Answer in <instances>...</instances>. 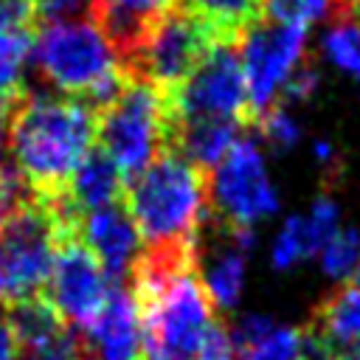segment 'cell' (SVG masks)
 Returning a JSON list of instances; mask_svg holds the SVG:
<instances>
[{"mask_svg": "<svg viewBox=\"0 0 360 360\" xmlns=\"http://www.w3.org/2000/svg\"><path fill=\"white\" fill-rule=\"evenodd\" d=\"M93 138L96 112L82 98L20 87L6 101V146L11 166L37 194L62 191L73 169L90 152Z\"/></svg>", "mask_w": 360, "mask_h": 360, "instance_id": "6da1fadb", "label": "cell"}, {"mask_svg": "<svg viewBox=\"0 0 360 360\" xmlns=\"http://www.w3.org/2000/svg\"><path fill=\"white\" fill-rule=\"evenodd\" d=\"M124 205L135 219L143 248L200 242L211 211V174L163 149L124 188Z\"/></svg>", "mask_w": 360, "mask_h": 360, "instance_id": "7a4b0ae2", "label": "cell"}, {"mask_svg": "<svg viewBox=\"0 0 360 360\" xmlns=\"http://www.w3.org/2000/svg\"><path fill=\"white\" fill-rule=\"evenodd\" d=\"M31 48L39 76L62 96L82 98L93 112L104 110L127 84L110 42L93 22H42Z\"/></svg>", "mask_w": 360, "mask_h": 360, "instance_id": "3957f363", "label": "cell"}, {"mask_svg": "<svg viewBox=\"0 0 360 360\" xmlns=\"http://www.w3.org/2000/svg\"><path fill=\"white\" fill-rule=\"evenodd\" d=\"M138 304L146 360H197L217 307L202 284L200 267L129 287Z\"/></svg>", "mask_w": 360, "mask_h": 360, "instance_id": "277c9868", "label": "cell"}, {"mask_svg": "<svg viewBox=\"0 0 360 360\" xmlns=\"http://www.w3.org/2000/svg\"><path fill=\"white\" fill-rule=\"evenodd\" d=\"M98 146L112 158L124 183L138 177L169 141L166 96L143 82H129L124 90L96 112Z\"/></svg>", "mask_w": 360, "mask_h": 360, "instance_id": "5b68a950", "label": "cell"}, {"mask_svg": "<svg viewBox=\"0 0 360 360\" xmlns=\"http://www.w3.org/2000/svg\"><path fill=\"white\" fill-rule=\"evenodd\" d=\"M214 42H219L214 28L183 0H174L149 25L135 53L118 68L129 82H143L163 96H172Z\"/></svg>", "mask_w": 360, "mask_h": 360, "instance_id": "8992f818", "label": "cell"}, {"mask_svg": "<svg viewBox=\"0 0 360 360\" xmlns=\"http://www.w3.org/2000/svg\"><path fill=\"white\" fill-rule=\"evenodd\" d=\"M307 31L295 25H281L267 17L250 20L236 34V51L245 73L248 87V107H250V127L278 104V93L290 73L307 59Z\"/></svg>", "mask_w": 360, "mask_h": 360, "instance_id": "52a82bcc", "label": "cell"}, {"mask_svg": "<svg viewBox=\"0 0 360 360\" xmlns=\"http://www.w3.org/2000/svg\"><path fill=\"white\" fill-rule=\"evenodd\" d=\"M166 107L169 118H222L250 127L248 87L236 42H214L186 82L166 96Z\"/></svg>", "mask_w": 360, "mask_h": 360, "instance_id": "ba28073f", "label": "cell"}, {"mask_svg": "<svg viewBox=\"0 0 360 360\" xmlns=\"http://www.w3.org/2000/svg\"><path fill=\"white\" fill-rule=\"evenodd\" d=\"M278 208L259 146L239 138L211 172V217L231 228H253L256 219Z\"/></svg>", "mask_w": 360, "mask_h": 360, "instance_id": "9c48e42d", "label": "cell"}, {"mask_svg": "<svg viewBox=\"0 0 360 360\" xmlns=\"http://www.w3.org/2000/svg\"><path fill=\"white\" fill-rule=\"evenodd\" d=\"M112 281L79 236H65L53 253L45 298L73 329L87 326L107 301Z\"/></svg>", "mask_w": 360, "mask_h": 360, "instance_id": "30bf717a", "label": "cell"}, {"mask_svg": "<svg viewBox=\"0 0 360 360\" xmlns=\"http://www.w3.org/2000/svg\"><path fill=\"white\" fill-rule=\"evenodd\" d=\"M79 335L90 360H141V318L129 284L112 281L104 307Z\"/></svg>", "mask_w": 360, "mask_h": 360, "instance_id": "8fae6325", "label": "cell"}, {"mask_svg": "<svg viewBox=\"0 0 360 360\" xmlns=\"http://www.w3.org/2000/svg\"><path fill=\"white\" fill-rule=\"evenodd\" d=\"M76 236L87 245V250L98 259L110 281H124L129 278V270L135 259L143 250V239L135 228V219L129 217L124 200L87 211L79 219Z\"/></svg>", "mask_w": 360, "mask_h": 360, "instance_id": "7c38bea8", "label": "cell"}, {"mask_svg": "<svg viewBox=\"0 0 360 360\" xmlns=\"http://www.w3.org/2000/svg\"><path fill=\"white\" fill-rule=\"evenodd\" d=\"M172 3L174 0H90L87 14L110 42L118 65H124L146 37L149 25Z\"/></svg>", "mask_w": 360, "mask_h": 360, "instance_id": "4fadbf2b", "label": "cell"}, {"mask_svg": "<svg viewBox=\"0 0 360 360\" xmlns=\"http://www.w3.org/2000/svg\"><path fill=\"white\" fill-rule=\"evenodd\" d=\"M245 127L239 121L222 118H169V141L166 149L186 158L200 172L211 174L228 149L239 141Z\"/></svg>", "mask_w": 360, "mask_h": 360, "instance_id": "5bb4252c", "label": "cell"}, {"mask_svg": "<svg viewBox=\"0 0 360 360\" xmlns=\"http://www.w3.org/2000/svg\"><path fill=\"white\" fill-rule=\"evenodd\" d=\"M124 188H127V183H124L118 166L112 163V158L98 143H93L90 152L82 158V163L68 177L62 194L70 202V208L82 217L87 211L121 202L124 200Z\"/></svg>", "mask_w": 360, "mask_h": 360, "instance_id": "9a60e30c", "label": "cell"}, {"mask_svg": "<svg viewBox=\"0 0 360 360\" xmlns=\"http://www.w3.org/2000/svg\"><path fill=\"white\" fill-rule=\"evenodd\" d=\"M304 326H309L323 340H329L338 349V354L349 346H357L360 343V287L354 281H346L332 292H326L312 307V315Z\"/></svg>", "mask_w": 360, "mask_h": 360, "instance_id": "2e32d148", "label": "cell"}, {"mask_svg": "<svg viewBox=\"0 0 360 360\" xmlns=\"http://www.w3.org/2000/svg\"><path fill=\"white\" fill-rule=\"evenodd\" d=\"M0 309L6 315V323H8L11 335H14L17 352L39 346L45 340H53L56 335H62L68 329V323L53 309V304L45 298V292L8 298V301L0 304Z\"/></svg>", "mask_w": 360, "mask_h": 360, "instance_id": "e0dca14e", "label": "cell"}, {"mask_svg": "<svg viewBox=\"0 0 360 360\" xmlns=\"http://www.w3.org/2000/svg\"><path fill=\"white\" fill-rule=\"evenodd\" d=\"M197 11L219 39L236 42V34L262 14V0H183Z\"/></svg>", "mask_w": 360, "mask_h": 360, "instance_id": "ac0fdd59", "label": "cell"}, {"mask_svg": "<svg viewBox=\"0 0 360 360\" xmlns=\"http://www.w3.org/2000/svg\"><path fill=\"white\" fill-rule=\"evenodd\" d=\"M34 45V34L14 31L0 34V104H6L22 87V70Z\"/></svg>", "mask_w": 360, "mask_h": 360, "instance_id": "d6986e66", "label": "cell"}, {"mask_svg": "<svg viewBox=\"0 0 360 360\" xmlns=\"http://www.w3.org/2000/svg\"><path fill=\"white\" fill-rule=\"evenodd\" d=\"M323 48L338 68L360 79V22L335 17L332 28L323 37Z\"/></svg>", "mask_w": 360, "mask_h": 360, "instance_id": "ffe728a7", "label": "cell"}, {"mask_svg": "<svg viewBox=\"0 0 360 360\" xmlns=\"http://www.w3.org/2000/svg\"><path fill=\"white\" fill-rule=\"evenodd\" d=\"M323 270L332 278H349L360 267V231L357 228H338L332 239L321 250Z\"/></svg>", "mask_w": 360, "mask_h": 360, "instance_id": "44dd1931", "label": "cell"}, {"mask_svg": "<svg viewBox=\"0 0 360 360\" xmlns=\"http://www.w3.org/2000/svg\"><path fill=\"white\" fill-rule=\"evenodd\" d=\"M233 360H301V332L273 326L259 340L239 346Z\"/></svg>", "mask_w": 360, "mask_h": 360, "instance_id": "7402d4cb", "label": "cell"}, {"mask_svg": "<svg viewBox=\"0 0 360 360\" xmlns=\"http://www.w3.org/2000/svg\"><path fill=\"white\" fill-rule=\"evenodd\" d=\"M332 11H335V0H262V17L304 31L315 20L326 14L332 17Z\"/></svg>", "mask_w": 360, "mask_h": 360, "instance_id": "603a6c76", "label": "cell"}, {"mask_svg": "<svg viewBox=\"0 0 360 360\" xmlns=\"http://www.w3.org/2000/svg\"><path fill=\"white\" fill-rule=\"evenodd\" d=\"M315 245H312V236H309V228H307V219L304 214H295L284 222L276 245H273V267L276 270H287L292 267L295 262L307 259V256H315Z\"/></svg>", "mask_w": 360, "mask_h": 360, "instance_id": "cb8c5ba5", "label": "cell"}, {"mask_svg": "<svg viewBox=\"0 0 360 360\" xmlns=\"http://www.w3.org/2000/svg\"><path fill=\"white\" fill-rule=\"evenodd\" d=\"M259 129V135L278 152L284 149H292L301 138V127L295 124V118L284 110V104H273L267 112L259 115V121L253 124Z\"/></svg>", "mask_w": 360, "mask_h": 360, "instance_id": "d4e9b609", "label": "cell"}, {"mask_svg": "<svg viewBox=\"0 0 360 360\" xmlns=\"http://www.w3.org/2000/svg\"><path fill=\"white\" fill-rule=\"evenodd\" d=\"M39 8L37 0H0V34H14V31H28L37 34L39 28Z\"/></svg>", "mask_w": 360, "mask_h": 360, "instance_id": "484cf974", "label": "cell"}, {"mask_svg": "<svg viewBox=\"0 0 360 360\" xmlns=\"http://www.w3.org/2000/svg\"><path fill=\"white\" fill-rule=\"evenodd\" d=\"M315 84H318V70L304 59L292 73H290V79L284 82V87H281V101L278 104H287V101H304L307 96H312V90H315Z\"/></svg>", "mask_w": 360, "mask_h": 360, "instance_id": "4316f807", "label": "cell"}, {"mask_svg": "<svg viewBox=\"0 0 360 360\" xmlns=\"http://www.w3.org/2000/svg\"><path fill=\"white\" fill-rule=\"evenodd\" d=\"M233 357H236V349H233L231 332H228V326L217 318L214 326L208 329L205 340H202V349H200V357H197V360H233Z\"/></svg>", "mask_w": 360, "mask_h": 360, "instance_id": "83f0119b", "label": "cell"}, {"mask_svg": "<svg viewBox=\"0 0 360 360\" xmlns=\"http://www.w3.org/2000/svg\"><path fill=\"white\" fill-rule=\"evenodd\" d=\"M37 8H39V22H59L90 8V0H37Z\"/></svg>", "mask_w": 360, "mask_h": 360, "instance_id": "f1b7e54d", "label": "cell"}, {"mask_svg": "<svg viewBox=\"0 0 360 360\" xmlns=\"http://www.w3.org/2000/svg\"><path fill=\"white\" fill-rule=\"evenodd\" d=\"M0 360H17V343H14V335L6 323L3 309H0Z\"/></svg>", "mask_w": 360, "mask_h": 360, "instance_id": "f546056e", "label": "cell"}, {"mask_svg": "<svg viewBox=\"0 0 360 360\" xmlns=\"http://www.w3.org/2000/svg\"><path fill=\"white\" fill-rule=\"evenodd\" d=\"M354 284L360 287V267H357V273H354Z\"/></svg>", "mask_w": 360, "mask_h": 360, "instance_id": "4dcf8cb0", "label": "cell"}]
</instances>
